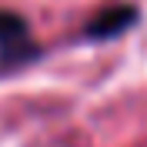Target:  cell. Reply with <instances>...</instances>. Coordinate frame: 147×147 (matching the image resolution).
Wrapping results in <instances>:
<instances>
[{
    "label": "cell",
    "mask_w": 147,
    "mask_h": 147,
    "mask_svg": "<svg viewBox=\"0 0 147 147\" xmlns=\"http://www.w3.org/2000/svg\"><path fill=\"white\" fill-rule=\"evenodd\" d=\"M44 54L30 37L27 20L13 10H0V70H20Z\"/></svg>",
    "instance_id": "1"
},
{
    "label": "cell",
    "mask_w": 147,
    "mask_h": 147,
    "mask_svg": "<svg viewBox=\"0 0 147 147\" xmlns=\"http://www.w3.org/2000/svg\"><path fill=\"white\" fill-rule=\"evenodd\" d=\"M137 24V7L130 3H114V7H104L100 13H94L90 24L84 27L87 40H110V37H120L127 27Z\"/></svg>",
    "instance_id": "2"
}]
</instances>
